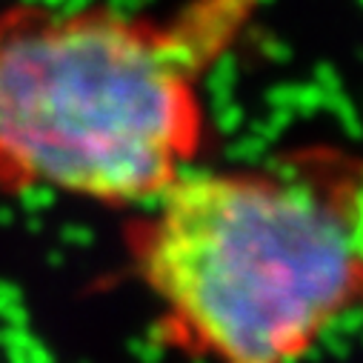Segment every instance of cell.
<instances>
[{"mask_svg":"<svg viewBox=\"0 0 363 363\" xmlns=\"http://www.w3.org/2000/svg\"><path fill=\"white\" fill-rule=\"evenodd\" d=\"M266 0L0 9V195L138 212L195 172L209 80Z\"/></svg>","mask_w":363,"mask_h":363,"instance_id":"6da1fadb","label":"cell"},{"mask_svg":"<svg viewBox=\"0 0 363 363\" xmlns=\"http://www.w3.org/2000/svg\"><path fill=\"white\" fill-rule=\"evenodd\" d=\"M157 337L192 363H306L363 315V155L201 163L126 229Z\"/></svg>","mask_w":363,"mask_h":363,"instance_id":"7a4b0ae2","label":"cell"}]
</instances>
